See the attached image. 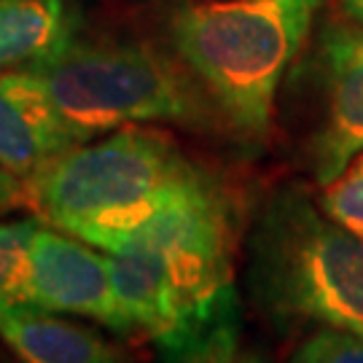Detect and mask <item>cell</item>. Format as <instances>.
I'll return each mask as SVG.
<instances>
[{"label":"cell","instance_id":"1","mask_svg":"<svg viewBox=\"0 0 363 363\" xmlns=\"http://www.w3.org/2000/svg\"><path fill=\"white\" fill-rule=\"evenodd\" d=\"M247 294L280 331L312 325L363 337V242L304 189H280L247 240Z\"/></svg>","mask_w":363,"mask_h":363},{"label":"cell","instance_id":"2","mask_svg":"<svg viewBox=\"0 0 363 363\" xmlns=\"http://www.w3.org/2000/svg\"><path fill=\"white\" fill-rule=\"evenodd\" d=\"M320 0H223L186 6L172 40L240 132H269L280 78L307 38Z\"/></svg>","mask_w":363,"mask_h":363},{"label":"cell","instance_id":"3","mask_svg":"<svg viewBox=\"0 0 363 363\" xmlns=\"http://www.w3.org/2000/svg\"><path fill=\"white\" fill-rule=\"evenodd\" d=\"M191 167L164 132L130 124L40 167L25 181L27 205L43 223L103 247Z\"/></svg>","mask_w":363,"mask_h":363},{"label":"cell","instance_id":"4","mask_svg":"<svg viewBox=\"0 0 363 363\" xmlns=\"http://www.w3.org/2000/svg\"><path fill=\"white\" fill-rule=\"evenodd\" d=\"M35 73L78 143L130 124L208 118L181 67L140 43H73Z\"/></svg>","mask_w":363,"mask_h":363},{"label":"cell","instance_id":"5","mask_svg":"<svg viewBox=\"0 0 363 363\" xmlns=\"http://www.w3.org/2000/svg\"><path fill=\"white\" fill-rule=\"evenodd\" d=\"M127 337H145L162 363H223L240 350L237 286L199 291L178 283L148 253H108Z\"/></svg>","mask_w":363,"mask_h":363},{"label":"cell","instance_id":"6","mask_svg":"<svg viewBox=\"0 0 363 363\" xmlns=\"http://www.w3.org/2000/svg\"><path fill=\"white\" fill-rule=\"evenodd\" d=\"M19 301L86 318L127 337L118 310L108 253L54 226H35L25 250Z\"/></svg>","mask_w":363,"mask_h":363},{"label":"cell","instance_id":"7","mask_svg":"<svg viewBox=\"0 0 363 363\" xmlns=\"http://www.w3.org/2000/svg\"><path fill=\"white\" fill-rule=\"evenodd\" d=\"M323 86L310 167L315 181L328 186L363 151V27H334L323 38Z\"/></svg>","mask_w":363,"mask_h":363},{"label":"cell","instance_id":"8","mask_svg":"<svg viewBox=\"0 0 363 363\" xmlns=\"http://www.w3.org/2000/svg\"><path fill=\"white\" fill-rule=\"evenodd\" d=\"M76 145L35 70H0V167L27 181Z\"/></svg>","mask_w":363,"mask_h":363},{"label":"cell","instance_id":"9","mask_svg":"<svg viewBox=\"0 0 363 363\" xmlns=\"http://www.w3.org/2000/svg\"><path fill=\"white\" fill-rule=\"evenodd\" d=\"M0 342L19 363H127L94 328L19 298H0Z\"/></svg>","mask_w":363,"mask_h":363},{"label":"cell","instance_id":"10","mask_svg":"<svg viewBox=\"0 0 363 363\" xmlns=\"http://www.w3.org/2000/svg\"><path fill=\"white\" fill-rule=\"evenodd\" d=\"M70 0H0V70H38L73 46Z\"/></svg>","mask_w":363,"mask_h":363},{"label":"cell","instance_id":"11","mask_svg":"<svg viewBox=\"0 0 363 363\" xmlns=\"http://www.w3.org/2000/svg\"><path fill=\"white\" fill-rule=\"evenodd\" d=\"M320 208L363 242V154L355 156L347 169L325 186Z\"/></svg>","mask_w":363,"mask_h":363},{"label":"cell","instance_id":"12","mask_svg":"<svg viewBox=\"0 0 363 363\" xmlns=\"http://www.w3.org/2000/svg\"><path fill=\"white\" fill-rule=\"evenodd\" d=\"M288 363H363V337L339 328H318L294 350Z\"/></svg>","mask_w":363,"mask_h":363},{"label":"cell","instance_id":"13","mask_svg":"<svg viewBox=\"0 0 363 363\" xmlns=\"http://www.w3.org/2000/svg\"><path fill=\"white\" fill-rule=\"evenodd\" d=\"M38 220L0 223V298H16L25 267V250Z\"/></svg>","mask_w":363,"mask_h":363},{"label":"cell","instance_id":"14","mask_svg":"<svg viewBox=\"0 0 363 363\" xmlns=\"http://www.w3.org/2000/svg\"><path fill=\"white\" fill-rule=\"evenodd\" d=\"M27 205V183L13 172L0 167V216Z\"/></svg>","mask_w":363,"mask_h":363},{"label":"cell","instance_id":"15","mask_svg":"<svg viewBox=\"0 0 363 363\" xmlns=\"http://www.w3.org/2000/svg\"><path fill=\"white\" fill-rule=\"evenodd\" d=\"M223 363H267L261 355H256V352H237L234 358H229V361Z\"/></svg>","mask_w":363,"mask_h":363},{"label":"cell","instance_id":"16","mask_svg":"<svg viewBox=\"0 0 363 363\" xmlns=\"http://www.w3.org/2000/svg\"><path fill=\"white\" fill-rule=\"evenodd\" d=\"M345 3V9L358 19V22H363V0H342Z\"/></svg>","mask_w":363,"mask_h":363}]
</instances>
